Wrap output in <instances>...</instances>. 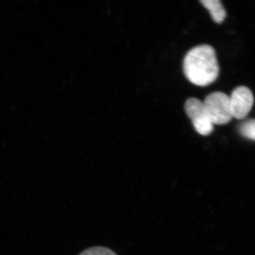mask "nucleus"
I'll use <instances>...</instances> for the list:
<instances>
[{
    "instance_id": "nucleus-1",
    "label": "nucleus",
    "mask_w": 255,
    "mask_h": 255,
    "mask_svg": "<svg viewBox=\"0 0 255 255\" xmlns=\"http://www.w3.org/2000/svg\"><path fill=\"white\" fill-rule=\"evenodd\" d=\"M183 70L191 83L206 87L214 83L219 75L216 51L209 45H200L189 50L184 57Z\"/></svg>"
},
{
    "instance_id": "nucleus-2",
    "label": "nucleus",
    "mask_w": 255,
    "mask_h": 255,
    "mask_svg": "<svg viewBox=\"0 0 255 255\" xmlns=\"http://www.w3.org/2000/svg\"><path fill=\"white\" fill-rule=\"evenodd\" d=\"M208 117L214 125H224L233 119L229 96L221 92L210 94L203 102Z\"/></svg>"
},
{
    "instance_id": "nucleus-3",
    "label": "nucleus",
    "mask_w": 255,
    "mask_h": 255,
    "mask_svg": "<svg viewBox=\"0 0 255 255\" xmlns=\"http://www.w3.org/2000/svg\"><path fill=\"white\" fill-rule=\"evenodd\" d=\"M184 109L198 133L206 136L213 132L214 125L206 114L203 102L194 97L189 98L186 102Z\"/></svg>"
},
{
    "instance_id": "nucleus-4",
    "label": "nucleus",
    "mask_w": 255,
    "mask_h": 255,
    "mask_svg": "<svg viewBox=\"0 0 255 255\" xmlns=\"http://www.w3.org/2000/svg\"><path fill=\"white\" fill-rule=\"evenodd\" d=\"M230 108L233 118H246L254 104V96L249 88L239 87L233 90L229 96Z\"/></svg>"
},
{
    "instance_id": "nucleus-5",
    "label": "nucleus",
    "mask_w": 255,
    "mask_h": 255,
    "mask_svg": "<svg viewBox=\"0 0 255 255\" xmlns=\"http://www.w3.org/2000/svg\"><path fill=\"white\" fill-rule=\"evenodd\" d=\"M204 7L209 10L211 17L215 22L222 23L226 17V11L219 0H201Z\"/></svg>"
},
{
    "instance_id": "nucleus-6",
    "label": "nucleus",
    "mask_w": 255,
    "mask_h": 255,
    "mask_svg": "<svg viewBox=\"0 0 255 255\" xmlns=\"http://www.w3.org/2000/svg\"><path fill=\"white\" fill-rule=\"evenodd\" d=\"M240 132L243 137L255 140V119L247 121L242 124Z\"/></svg>"
},
{
    "instance_id": "nucleus-7",
    "label": "nucleus",
    "mask_w": 255,
    "mask_h": 255,
    "mask_svg": "<svg viewBox=\"0 0 255 255\" xmlns=\"http://www.w3.org/2000/svg\"><path fill=\"white\" fill-rule=\"evenodd\" d=\"M80 255H117L108 248L96 247L82 252Z\"/></svg>"
}]
</instances>
